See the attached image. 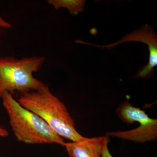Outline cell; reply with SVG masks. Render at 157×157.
<instances>
[{
    "label": "cell",
    "mask_w": 157,
    "mask_h": 157,
    "mask_svg": "<svg viewBox=\"0 0 157 157\" xmlns=\"http://www.w3.org/2000/svg\"><path fill=\"white\" fill-rule=\"evenodd\" d=\"M17 101L23 107L42 119L62 138L75 142L85 138L76 130L74 121L66 105L51 92L48 85L39 90L24 94Z\"/></svg>",
    "instance_id": "cell-1"
},
{
    "label": "cell",
    "mask_w": 157,
    "mask_h": 157,
    "mask_svg": "<svg viewBox=\"0 0 157 157\" xmlns=\"http://www.w3.org/2000/svg\"><path fill=\"white\" fill-rule=\"evenodd\" d=\"M14 136L20 142L29 144H57L63 140L39 116L23 107L12 95L5 93L2 98Z\"/></svg>",
    "instance_id": "cell-2"
},
{
    "label": "cell",
    "mask_w": 157,
    "mask_h": 157,
    "mask_svg": "<svg viewBox=\"0 0 157 157\" xmlns=\"http://www.w3.org/2000/svg\"><path fill=\"white\" fill-rule=\"evenodd\" d=\"M45 57L33 56L17 59L0 58V98L5 93L17 92L23 95L41 89L45 85L33 76L44 63Z\"/></svg>",
    "instance_id": "cell-3"
},
{
    "label": "cell",
    "mask_w": 157,
    "mask_h": 157,
    "mask_svg": "<svg viewBox=\"0 0 157 157\" xmlns=\"http://www.w3.org/2000/svg\"><path fill=\"white\" fill-rule=\"evenodd\" d=\"M128 42H141L148 45L149 52L148 64L138 70L137 76L142 78H149L153 74L154 69L157 66V37L151 26L146 24L141 27L139 29L127 34L117 42L107 45L101 46L81 40H79L78 43L109 49L121 43Z\"/></svg>",
    "instance_id": "cell-4"
},
{
    "label": "cell",
    "mask_w": 157,
    "mask_h": 157,
    "mask_svg": "<svg viewBox=\"0 0 157 157\" xmlns=\"http://www.w3.org/2000/svg\"><path fill=\"white\" fill-rule=\"evenodd\" d=\"M104 137H85L75 142L64 143L70 157H101Z\"/></svg>",
    "instance_id": "cell-5"
},
{
    "label": "cell",
    "mask_w": 157,
    "mask_h": 157,
    "mask_svg": "<svg viewBox=\"0 0 157 157\" xmlns=\"http://www.w3.org/2000/svg\"><path fill=\"white\" fill-rule=\"evenodd\" d=\"M107 135L136 143L153 141L155 140L157 137V120L155 119L150 123L140 124L137 128L129 131L110 132Z\"/></svg>",
    "instance_id": "cell-6"
},
{
    "label": "cell",
    "mask_w": 157,
    "mask_h": 157,
    "mask_svg": "<svg viewBox=\"0 0 157 157\" xmlns=\"http://www.w3.org/2000/svg\"><path fill=\"white\" fill-rule=\"evenodd\" d=\"M116 113L121 120L128 124L134 122L144 124L151 123L155 120L149 117L144 110L132 106L128 99L118 107Z\"/></svg>",
    "instance_id": "cell-7"
},
{
    "label": "cell",
    "mask_w": 157,
    "mask_h": 157,
    "mask_svg": "<svg viewBox=\"0 0 157 157\" xmlns=\"http://www.w3.org/2000/svg\"><path fill=\"white\" fill-rule=\"evenodd\" d=\"M47 2L57 10L64 8L67 9L70 14L72 15H77L84 10L86 1L84 0H48Z\"/></svg>",
    "instance_id": "cell-8"
},
{
    "label": "cell",
    "mask_w": 157,
    "mask_h": 157,
    "mask_svg": "<svg viewBox=\"0 0 157 157\" xmlns=\"http://www.w3.org/2000/svg\"><path fill=\"white\" fill-rule=\"evenodd\" d=\"M109 141V136L106 135L104 136V143L102 148L101 157H113L109 152L108 147V142Z\"/></svg>",
    "instance_id": "cell-9"
},
{
    "label": "cell",
    "mask_w": 157,
    "mask_h": 157,
    "mask_svg": "<svg viewBox=\"0 0 157 157\" xmlns=\"http://www.w3.org/2000/svg\"><path fill=\"white\" fill-rule=\"evenodd\" d=\"M12 27V25L9 23L7 22L0 16V28L9 29Z\"/></svg>",
    "instance_id": "cell-10"
},
{
    "label": "cell",
    "mask_w": 157,
    "mask_h": 157,
    "mask_svg": "<svg viewBox=\"0 0 157 157\" xmlns=\"http://www.w3.org/2000/svg\"><path fill=\"white\" fill-rule=\"evenodd\" d=\"M9 132L8 131L0 126V137H6L9 136Z\"/></svg>",
    "instance_id": "cell-11"
}]
</instances>
